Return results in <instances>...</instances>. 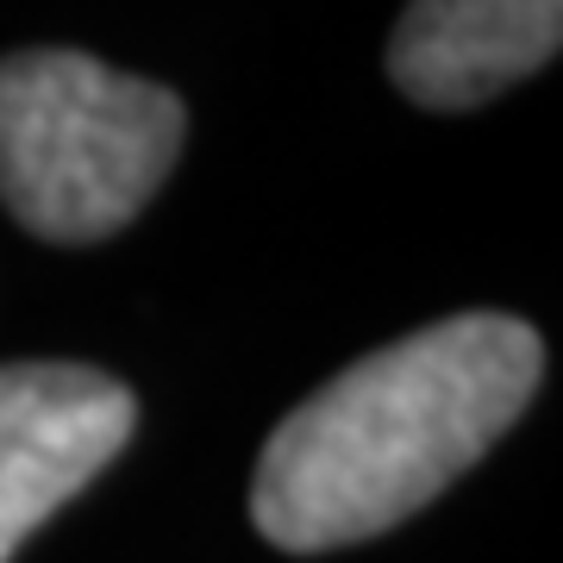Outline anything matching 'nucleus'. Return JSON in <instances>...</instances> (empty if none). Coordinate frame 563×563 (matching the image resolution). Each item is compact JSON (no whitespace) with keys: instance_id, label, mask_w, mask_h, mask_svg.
I'll return each instance as SVG.
<instances>
[{"instance_id":"nucleus-2","label":"nucleus","mask_w":563,"mask_h":563,"mask_svg":"<svg viewBox=\"0 0 563 563\" xmlns=\"http://www.w3.org/2000/svg\"><path fill=\"white\" fill-rule=\"evenodd\" d=\"M188 132L163 81L88 51L0 57V201L51 244H95L144 213Z\"/></svg>"},{"instance_id":"nucleus-3","label":"nucleus","mask_w":563,"mask_h":563,"mask_svg":"<svg viewBox=\"0 0 563 563\" xmlns=\"http://www.w3.org/2000/svg\"><path fill=\"white\" fill-rule=\"evenodd\" d=\"M139 395L88 363H0V563L120 457Z\"/></svg>"},{"instance_id":"nucleus-4","label":"nucleus","mask_w":563,"mask_h":563,"mask_svg":"<svg viewBox=\"0 0 563 563\" xmlns=\"http://www.w3.org/2000/svg\"><path fill=\"white\" fill-rule=\"evenodd\" d=\"M563 44V0H407L388 38V76L432 113L495 101L539 76Z\"/></svg>"},{"instance_id":"nucleus-1","label":"nucleus","mask_w":563,"mask_h":563,"mask_svg":"<svg viewBox=\"0 0 563 563\" xmlns=\"http://www.w3.org/2000/svg\"><path fill=\"white\" fill-rule=\"evenodd\" d=\"M544 339L514 313H451L339 369L269 432L251 520L282 551L376 539L451 488L526 413Z\"/></svg>"}]
</instances>
